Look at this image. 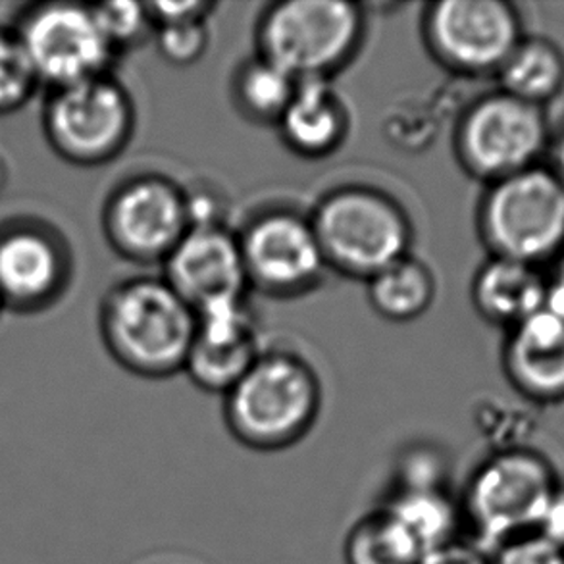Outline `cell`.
Returning <instances> with one entry per match:
<instances>
[{"label": "cell", "instance_id": "6da1fadb", "mask_svg": "<svg viewBox=\"0 0 564 564\" xmlns=\"http://www.w3.org/2000/svg\"><path fill=\"white\" fill-rule=\"evenodd\" d=\"M99 329L110 357L123 370L164 380L185 370L197 313L162 275H135L107 291Z\"/></svg>", "mask_w": 564, "mask_h": 564}, {"label": "cell", "instance_id": "7a4b0ae2", "mask_svg": "<svg viewBox=\"0 0 564 564\" xmlns=\"http://www.w3.org/2000/svg\"><path fill=\"white\" fill-rule=\"evenodd\" d=\"M322 411V383L314 368L291 351H262L224 395V420L243 447L285 451L311 434Z\"/></svg>", "mask_w": 564, "mask_h": 564}, {"label": "cell", "instance_id": "3957f363", "mask_svg": "<svg viewBox=\"0 0 564 564\" xmlns=\"http://www.w3.org/2000/svg\"><path fill=\"white\" fill-rule=\"evenodd\" d=\"M558 481L555 466L540 451L496 447L474 466L458 496L468 542L491 553L514 538L535 534Z\"/></svg>", "mask_w": 564, "mask_h": 564}, {"label": "cell", "instance_id": "277c9868", "mask_svg": "<svg viewBox=\"0 0 564 564\" xmlns=\"http://www.w3.org/2000/svg\"><path fill=\"white\" fill-rule=\"evenodd\" d=\"M367 37V7L347 0H280L257 22V54L297 82L344 72Z\"/></svg>", "mask_w": 564, "mask_h": 564}, {"label": "cell", "instance_id": "5b68a950", "mask_svg": "<svg viewBox=\"0 0 564 564\" xmlns=\"http://www.w3.org/2000/svg\"><path fill=\"white\" fill-rule=\"evenodd\" d=\"M328 270L368 282L411 254L414 228L404 206L372 185H339L311 214Z\"/></svg>", "mask_w": 564, "mask_h": 564}, {"label": "cell", "instance_id": "8992f818", "mask_svg": "<svg viewBox=\"0 0 564 564\" xmlns=\"http://www.w3.org/2000/svg\"><path fill=\"white\" fill-rule=\"evenodd\" d=\"M476 224L491 257L540 268L564 251L563 182L538 164L488 184Z\"/></svg>", "mask_w": 564, "mask_h": 564}, {"label": "cell", "instance_id": "52a82bcc", "mask_svg": "<svg viewBox=\"0 0 564 564\" xmlns=\"http://www.w3.org/2000/svg\"><path fill=\"white\" fill-rule=\"evenodd\" d=\"M46 143L74 166L116 161L135 131V105L112 74L51 89L43 105Z\"/></svg>", "mask_w": 564, "mask_h": 564}, {"label": "cell", "instance_id": "ba28073f", "mask_svg": "<svg viewBox=\"0 0 564 564\" xmlns=\"http://www.w3.org/2000/svg\"><path fill=\"white\" fill-rule=\"evenodd\" d=\"M550 143L545 108L501 89L466 108L453 139L460 169L486 185L538 166Z\"/></svg>", "mask_w": 564, "mask_h": 564}, {"label": "cell", "instance_id": "9c48e42d", "mask_svg": "<svg viewBox=\"0 0 564 564\" xmlns=\"http://www.w3.org/2000/svg\"><path fill=\"white\" fill-rule=\"evenodd\" d=\"M522 37V15L507 0H440L422 15L427 53L457 76H496Z\"/></svg>", "mask_w": 564, "mask_h": 564}, {"label": "cell", "instance_id": "30bf717a", "mask_svg": "<svg viewBox=\"0 0 564 564\" xmlns=\"http://www.w3.org/2000/svg\"><path fill=\"white\" fill-rule=\"evenodd\" d=\"M100 224L116 254L139 267H162L191 229L187 195L164 174H135L110 191Z\"/></svg>", "mask_w": 564, "mask_h": 564}, {"label": "cell", "instance_id": "8fae6325", "mask_svg": "<svg viewBox=\"0 0 564 564\" xmlns=\"http://www.w3.org/2000/svg\"><path fill=\"white\" fill-rule=\"evenodd\" d=\"M249 290L295 299L321 285L328 272L311 216L293 208H264L237 231Z\"/></svg>", "mask_w": 564, "mask_h": 564}, {"label": "cell", "instance_id": "7c38bea8", "mask_svg": "<svg viewBox=\"0 0 564 564\" xmlns=\"http://www.w3.org/2000/svg\"><path fill=\"white\" fill-rule=\"evenodd\" d=\"M14 31L39 84L48 91L110 74L116 53L95 22L91 7L31 4L18 18Z\"/></svg>", "mask_w": 564, "mask_h": 564}, {"label": "cell", "instance_id": "4fadbf2b", "mask_svg": "<svg viewBox=\"0 0 564 564\" xmlns=\"http://www.w3.org/2000/svg\"><path fill=\"white\" fill-rule=\"evenodd\" d=\"M74 259L53 224L18 216L0 224V305L15 314H37L68 291Z\"/></svg>", "mask_w": 564, "mask_h": 564}, {"label": "cell", "instance_id": "5bb4252c", "mask_svg": "<svg viewBox=\"0 0 564 564\" xmlns=\"http://www.w3.org/2000/svg\"><path fill=\"white\" fill-rule=\"evenodd\" d=\"M162 278L197 313L249 290L237 231L226 226L191 228L162 264Z\"/></svg>", "mask_w": 564, "mask_h": 564}, {"label": "cell", "instance_id": "9a60e30c", "mask_svg": "<svg viewBox=\"0 0 564 564\" xmlns=\"http://www.w3.org/2000/svg\"><path fill=\"white\" fill-rule=\"evenodd\" d=\"M259 329L245 299L197 311V329L184 372L208 393L226 395L259 359Z\"/></svg>", "mask_w": 564, "mask_h": 564}, {"label": "cell", "instance_id": "2e32d148", "mask_svg": "<svg viewBox=\"0 0 564 564\" xmlns=\"http://www.w3.org/2000/svg\"><path fill=\"white\" fill-rule=\"evenodd\" d=\"M507 380L534 403L564 401V318L543 308L512 328L503 345Z\"/></svg>", "mask_w": 564, "mask_h": 564}, {"label": "cell", "instance_id": "e0dca14e", "mask_svg": "<svg viewBox=\"0 0 564 564\" xmlns=\"http://www.w3.org/2000/svg\"><path fill=\"white\" fill-rule=\"evenodd\" d=\"M275 128L291 153L308 161H321L344 147L351 116L332 82L311 79L299 82Z\"/></svg>", "mask_w": 564, "mask_h": 564}, {"label": "cell", "instance_id": "ac0fdd59", "mask_svg": "<svg viewBox=\"0 0 564 564\" xmlns=\"http://www.w3.org/2000/svg\"><path fill=\"white\" fill-rule=\"evenodd\" d=\"M550 278L540 268L489 257L474 274L470 297L484 321L511 332L547 308Z\"/></svg>", "mask_w": 564, "mask_h": 564}, {"label": "cell", "instance_id": "d6986e66", "mask_svg": "<svg viewBox=\"0 0 564 564\" xmlns=\"http://www.w3.org/2000/svg\"><path fill=\"white\" fill-rule=\"evenodd\" d=\"M381 507L403 524L424 555L458 542L465 528L458 496L451 494L445 481H399Z\"/></svg>", "mask_w": 564, "mask_h": 564}, {"label": "cell", "instance_id": "ffe728a7", "mask_svg": "<svg viewBox=\"0 0 564 564\" xmlns=\"http://www.w3.org/2000/svg\"><path fill=\"white\" fill-rule=\"evenodd\" d=\"M496 77L501 91L545 108L563 91V48L551 39L524 35Z\"/></svg>", "mask_w": 564, "mask_h": 564}, {"label": "cell", "instance_id": "44dd1931", "mask_svg": "<svg viewBox=\"0 0 564 564\" xmlns=\"http://www.w3.org/2000/svg\"><path fill=\"white\" fill-rule=\"evenodd\" d=\"M435 275L424 260L406 254L367 282L368 301L383 321L406 324L434 305Z\"/></svg>", "mask_w": 564, "mask_h": 564}, {"label": "cell", "instance_id": "7402d4cb", "mask_svg": "<svg viewBox=\"0 0 564 564\" xmlns=\"http://www.w3.org/2000/svg\"><path fill=\"white\" fill-rule=\"evenodd\" d=\"M297 79L264 56H252L237 66L231 77V99L237 112L249 122L275 126L288 108Z\"/></svg>", "mask_w": 564, "mask_h": 564}, {"label": "cell", "instance_id": "603a6c76", "mask_svg": "<svg viewBox=\"0 0 564 564\" xmlns=\"http://www.w3.org/2000/svg\"><path fill=\"white\" fill-rule=\"evenodd\" d=\"M424 557L403 524L381 505L345 535V564H419Z\"/></svg>", "mask_w": 564, "mask_h": 564}, {"label": "cell", "instance_id": "cb8c5ba5", "mask_svg": "<svg viewBox=\"0 0 564 564\" xmlns=\"http://www.w3.org/2000/svg\"><path fill=\"white\" fill-rule=\"evenodd\" d=\"M39 87L41 84L15 31L0 28V116L22 110Z\"/></svg>", "mask_w": 564, "mask_h": 564}, {"label": "cell", "instance_id": "d4e9b609", "mask_svg": "<svg viewBox=\"0 0 564 564\" xmlns=\"http://www.w3.org/2000/svg\"><path fill=\"white\" fill-rule=\"evenodd\" d=\"M95 22L116 54L130 51L154 35V23L147 2H107L91 7Z\"/></svg>", "mask_w": 564, "mask_h": 564}, {"label": "cell", "instance_id": "484cf974", "mask_svg": "<svg viewBox=\"0 0 564 564\" xmlns=\"http://www.w3.org/2000/svg\"><path fill=\"white\" fill-rule=\"evenodd\" d=\"M154 41L164 61L176 68H187L205 56L210 30L208 22L169 23L154 28Z\"/></svg>", "mask_w": 564, "mask_h": 564}, {"label": "cell", "instance_id": "4316f807", "mask_svg": "<svg viewBox=\"0 0 564 564\" xmlns=\"http://www.w3.org/2000/svg\"><path fill=\"white\" fill-rule=\"evenodd\" d=\"M489 564H564V551L540 534L514 538L488 553Z\"/></svg>", "mask_w": 564, "mask_h": 564}, {"label": "cell", "instance_id": "83f0119b", "mask_svg": "<svg viewBox=\"0 0 564 564\" xmlns=\"http://www.w3.org/2000/svg\"><path fill=\"white\" fill-rule=\"evenodd\" d=\"M216 2L206 0H180V2H147V10L153 20L154 28L182 22H208Z\"/></svg>", "mask_w": 564, "mask_h": 564}, {"label": "cell", "instance_id": "f1b7e54d", "mask_svg": "<svg viewBox=\"0 0 564 564\" xmlns=\"http://www.w3.org/2000/svg\"><path fill=\"white\" fill-rule=\"evenodd\" d=\"M191 228H213L224 224V200L210 189H185Z\"/></svg>", "mask_w": 564, "mask_h": 564}, {"label": "cell", "instance_id": "f546056e", "mask_svg": "<svg viewBox=\"0 0 564 564\" xmlns=\"http://www.w3.org/2000/svg\"><path fill=\"white\" fill-rule=\"evenodd\" d=\"M535 534L543 540L553 543L555 547L564 551V481H558L557 488L551 494L550 501L545 505L540 527Z\"/></svg>", "mask_w": 564, "mask_h": 564}, {"label": "cell", "instance_id": "4dcf8cb0", "mask_svg": "<svg viewBox=\"0 0 564 564\" xmlns=\"http://www.w3.org/2000/svg\"><path fill=\"white\" fill-rule=\"evenodd\" d=\"M419 564H489V557L488 553L478 550L474 543L458 540L443 550L430 553Z\"/></svg>", "mask_w": 564, "mask_h": 564}, {"label": "cell", "instance_id": "1f68e13d", "mask_svg": "<svg viewBox=\"0 0 564 564\" xmlns=\"http://www.w3.org/2000/svg\"><path fill=\"white\" fill-rule=\"evenodd\" d=\"M547 308L551 313L564 318V251L557 257V264L550 278V293H547Z\"/></svg>", "mask_w": 564, "mask_h": 564}, {"label": "cell", "instance_id": "d6a6232c", "mask_svg": "<svg viewBox=\"0 0 564 564\" xmlns=\"http://www.w3.org/2000/svg\"><path fill=\"white\" fill-rule=\"evenodd\" d=\"M551 154H553V166H551V170L555 172V176H557L564 185V128L558 131L557 138L553 139Z\"/></svg>", "mask_w": 564, "mask_h": 564}, {"label": "cell", "instance_id": "836d02e7", "mask_svg": "<svg viewBox=\"0 0 564 564\" xmlns=\"http://www.w3.org/2000/svg\"><path fill=\"white\" fill-rule=\"evenodd\" d=\"M8 180V169H7V162H4V159L0 156V191L4 189V185H7Z\"/></svg>", "mask_w": 564, "mask_h": 564}, {"label": "cell", "instance_id": "e575fe53", "mask_svg": "<svg viewBox=\"0 0 564 564\" xmlns=\"http://www.w3.org/2000/svg\"><path fill=\"white\" fill-rule=\"evenodd\" d=\"M0 313H2V305H0Z\"/></svg>", "mask_w": 564, "mask_h": 564}]
</instances>
